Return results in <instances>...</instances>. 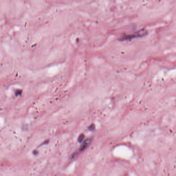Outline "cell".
I'll return each instance as SVG.
<instances>
[{"label": "cell", "instance_id": "1", "mask_svg": "<svg viewBox=\"0 0 176 176\" xmlns=\"http://www.w3.org/2000/svg\"><path fill=\"white\" fill-rule=\"evenodd\" d=\"M148 34L147 31L145 29H142L140 31L135 32L133 34L129 35H124V36L121 37L119 41H130L134 38H140L146 36Z\"/></svg>", "mask_w": 176, "mask_h": 176}, {"label": "cell", "instance_id": "2", "mask_svg": "<svg viewBox=\"0 0 176 176\" xmlns=\"http://www.w3.org/2000/svg\"><path fill=\"white\" fill-rule=\"evenodd\" d=\"M91 142V139H87L84 142L83 144L82 145L81 148L80 149V151H83L87 148L88 146L89 145Z\"/></svg>", "mask_w": 176, "mask_h": 176}, {"label": "cell", "instance_id": "3", "mask_svg": "<svg viewBox=\"0 0 176 176\" xmlns=\"http://www.w3.org/2000/svg\"><path fill=\"white\" fill-rule=\"evenodd\" d=\"M84 138V135L83 134H82V135L80 136L79 138V140H78L79 142H82V140H83Z\"/></svg>", "mask_w": 176, "mask_h": 176}, {"label": "cell", "instance_id": "4", "mask_svg": "<svg viewBox=\"0 0 176 176\" xmlns=\"http://www.w3.org/2000/svg\"><path fill=\"white\" fill-rule=\"evenodd\" d=\"M94 129H95V126L94 124H91V126H89V130L91 131H93L94 130Z\"/></svg>", "mask_w": 176, "mask_h": 176}]
</instances>
